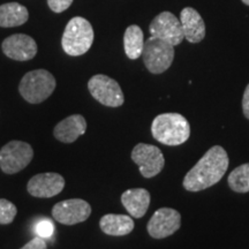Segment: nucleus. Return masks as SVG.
Instances as JSON below:
<instances>
[{"instance_id": "obj_11", "label": "nucleus", "mask_w": 249, "mask_h": 249, "mask_svg": "<svg viewBox=\"0 0 249 249\" xmlns=\"http://www.w3.org/2000/svg\"><path fill=\"white\" fill-rule=\"evenodd\" d=\"M181 226V214L171 208H160L148 222V233L154 239H164L176 233Z\"/></svg>"}, {"instance_id": "obj_24", "label": "nucleus", "mask_w": 249, "mask_h": 249, "mask_svg": "<svg viewBox=\"0 0 249 249\" xmlns=\"http://www.w3.org/2000/svg\"><path fill=\"white\" fill-rule=\"evenodd\" d=\"M21 249H48L45 239L35 236L33 240H30L27 245H24Z\"/></svg>"}, {"instance_id": "obj_6", "label": "nucleus", "mask_w": 249, "mask_h": 249, "mask_svg": "<svg viewBox=\"0 0 249 249\" xmlns=\"http://www.w3.org/2000/svg\"><path fill=\"white\" fill-rule=\"evenodd\" d=\"M33 158L34 150L29 143L14 140L0 150V169L6 174H15L26 169Z\"/></svg>"}, {"instance_id": "obj_1", "label": "nucleus", "mask_w": 249, "mask_h": 249, "mask_svg": "<svg viewBox=\"0 0 249 249\" xmlns=\"http://www.w3.org/2000/svg\"><path fill=\"white\" fill-rule=\"evenodd\" d=\"M229 163L225 149L214 145L186 174L183 187L188 192H200L216 185L226 173Z\"/></svg>"}, {"instance_id": "obj_4", "label": "nucleus", "mask_w": 249, "mask_h": 249, "mask_svg": "<svg viewBox=\"0 0 249 249\" xmlns=\"http://www.w3.org/2000/svg\"><path fill=\"white\" fill-rule=\"evenodd\" d=\"M57 86L54 76L46 70L28 71L20 81L18 91L24 101L30 104H39L52 95Z\"/></svg>"}, {"instance_id": "obj_15", "label": "nucleus", "mask_w": 249, "mask_h": 249, "mask_svg": "<svg viewBox=\"0 0 249 249\" xmlns=\"http://www.w3.org/2000/svg\"><path fill=\"white\" fill-rule=\"evenodd\" d=\"M87 130V120L81 114H73L57 124L53 129L54 138L62 143L75 142Z\"/></svg>"}, {"instance_id": "obj_20", "label": "nucleus", "mask_w": 249, "mask_h": 249, "mask_svg": "<svg viewBox=\"0 0 249 249\" xmlns=\"http://www.w3.org/2000/svg\"><path fill=\"white\" fill-rule=\"evenodd\" d=\"M229 186L236 193L249 192V163L234 169L229 177Z\"/></svg>"}, {"instance_id": "obj_12", "label": "nucleus", "mask_w": 249, "mask_h": 249, "mask_svg": "<svg viewBox=\"0 0 249 249\" xmlns=\"http://www.w3.org/2000/svg\"><path fill=\"white\" fill-rule=\"evenodd\" d=\"M1 49L5 55L17 61L31 60L37 54L35 39L24 34H15L7 37L2 42Z\"/></svg>"}, {"instance_id": "obj_8", "label": "nucleus", "mask_w": 249, "mask_h": 249, "mask_svg": "<svg viewBox=\"0 0 249 249\" xmlns=\"http://www.w3.org/2000/svg\"><path fill=\"white\" fill-rule=\"evenodd\" d=\"M132 160L139 166L144 178H154L164 169L165 158L163 152L156 145L139 143L132 151Z\"/></svg>"}, {"instance_id": "obj_17", "label": "nucleus", "mask_w": 249, "mask_h": 249, "mask_svg": "<svg viewBox=\"0 0 249 249\" xmlns=\"http://www.w3.org/2000/svg\"><path fill=\"white\" fill-rule=\"evenodd\" d=\"M99 227L105 234L123 236L129 234L134 230V220L127 214L107 213L99 220Z\"/></svg>"}, {"instance_id": "obj_21", "label": "nucleus", "mask_w": 249, "mask_h": 249, "mask_svg": "<svg viewBox=\"0 0 249 249\" xmlns=\"http://www.w3.org/2000/svg\"><path fill=\"white\" fill-rule=\"evenodd\" d=\"M18 209L14 203L6 198H0V225H8L13 223Z\"/></svg>"}, {"instance_id": "obj_18", "label": "nucleus", "mask_w": 249, "mask_h": 249, "mask_svg": "<svg viewBox=\"0 0 249 249\" xmlns=\"http://www.w3.org/2000/svg\"><path fill=\"white\" fill-rule=\"evenodd\" d=\"M29 18L27 7L18 2H8L0 6V27L13 28L22 26Z\"/></svg>"}, {"instance_id": "obj_3", "label": "nucleus", "mask_w": 249, "mask_h": 249, "mask_svg": "<svg viewBox=\"0 0 249 249\" xmlns=\"http://www.w3.org/2000/svg\"><path fill=\"white\" fill-rule=\"evenodd\" d=\"M95 34L91 23L85 18H71L62 34L61 45L64 51L71 57L87 53L91 48Z\"/></svg>"}, {"instance_id": "obj_5", "label": "nucleus", "mask_w": 249, "mask_h": 249, "mask_svg": "<svg viewBox=\"0 0 249 249\" xmlns=\"http://www.w3.org/2000/svg\"><path fill=\"white\" fill-rule=\"evenodd\" d=\"M143 62L152 74L166 71L174 60V46L156 37H150L144 42L142 52Z\"/></svg>"}, {"instance_id": "obj_14", "label": "nucleus", "mask_w": 249, "mask_h": 249, "mask_svg": "<svg viewBox=\"0 0 249 249\" xmlns=\"http://www.w3.org/2000/svg\"><path fill=\"white\" fill-rule=\"evenodd\" d=\"M183 36L189 43H200L205 37V23L197 11L185 7L180 13Z\"/></svg>"}, {"instance_id": "obj_19", "label": "nucleus", "mask_w": 249, "mask_h": 249, "mask_svg": "<svg viewBox=\"0 0 249 249\" xmlns=\"http://www.w3.org/2000/svg\"><path fill=\"white\" fill-rule=\"evenodd\" d=\"M124 53L132 60L142 57L143 48H144V35L139 26L132 24L124 31Z\"/></svg>"}, {"instance_id": "obj_10", "label": "nucleus", "mask_w": 249, "mask_h": 249, "mask_svg": "<svg viewBox=\"0 0 249 249\" xmlns=\"http://www.w3.org/2000/svg\"><path fill=\"white\" fill-rule=\"evenodd\" d=\"M91 214V205L82 198H71L58 202L52 208V216L64 225H75L86 222Z\"/></svg>"}, {"instance_id": "obj_2", "label": "nucleus", "mask_w": 249, "mask_h": 249, "mask_svg": "<svg viewBox=\"0 0 249 249\" xmlns=\"http://www.w3.org/2000/svg\"><path fill=\"white\" fill-rule=\"evenodd\" d=\"M151 133L161 144L180 145L191 136V124L181 114L163 113L152 121Z\"/></svg>"}, {"instance_id": "obj_9", "label": "nucleus", "mask_w": 249, "mask_h": 249, "mask_svg": "<svg viewBox=\"0 0 249 249\" xmlns=\"http://www.w3.org/2000/svg\"><path fill=\"white\" fill-rule=\"evenodd\" d=\"M149 31L152 37L165 40L173 46L179 45L185 38L180 18L171 12H161L158 14L151 21Z\"/></svg>"}, {"instance_id": "obj_7", "label": "nucleus", "mask_w": 249, "mask_h": 249, "mask_svg": "<svg viewBox=\"0 0 249 249\" xmlns=\"http://www.w3.org/2000/svg\"><path fill=\"white\" fill-rule=\"evenodd\" d=\"M88 89L92 97L104 107H119L124 102L119 83L104 74L93 75L88 82Z\"/></svg>"}, {"instance_id": "obj_23", "label": "nucleus", "mask_w": 249, "mask_h": 249, "mask_svg": "<svg viewBox=\"0 0 249 249\" xmlns=\"http://www.w3.org/2000/svg\"><path fill=\"white\" fill-rule=\"evenodd\" d=\"M71 4H73V0H48L49 7L54 13H61L66 11Z\"/></svg>"}, {"instance_id": "obj_25", "label": "nucleus", "mask_w": 249, "mask_h": 249, "mask_svg": "<svg viewBox=\"0 0 249 249\" xmlns=\"http://www.w3.org/2000/svg\"><path fill=\"white\" fill-rule=\"evenodd\" d=\"M242 110H244L245 117L249 119V85L246 87L244 97H242Z\"/></svg>"}, {"instance_id": "obj_13", "label": "nucleus", "mask_w": 249, "mask_h": 249, "mask_svg": "<svg viewBox=\"0 0 249 249\" xmlns=\"http://www.w3.org/2000/svg\"><path fill=\"white\" fill-rule=\"evenodd\" d=\"M65 187V179L59 173H39L34 176L27 185L31 196L49 198L58 195Z\"/></svg>"}, {"instance_id": "obj_22", "label": "nucleus", "mask_w": 249, "mask_h": 249, "mask_svg": "<svg viewBox=\"0 0 249 249\" xmlns=\"http://www.w3.org/2000/svg\"><path fill=\"white\" fill-rule=\"evenodd\" d=\"M54 225L52 223V220L44 218V219H40L39 222H37L35 226V232L37 236L43 239H50L54 233Z\"/></svg>"}, {"instance_id": "obj_16", "label": "nucleus", "mask_w": 249, "mask_h": 249, "mask_svg": "<svg viewBox=\"0 0 249 249\" xmlns=\"http://www.w3.org/2000/svg\"><path fill=\"white\" fill-rule=\"evenodd\" d=\"M121 203L130 216L142 218L150 205V193L144 188L128 189L121 195Z\"/></svg>"}, {"instance_id": "obj_26", "label": "nucleus", "mask_w": 249, "mask_h": 249, "mask_svg": "<svg viewBox=\"0 0 249 249\" xmlns=\"http://www.w3.org/2000/svg\"><path fill=\"white\" fill-rule=\"evenodd\" d=\"M242 2H244L245 5H247V6H249V0H241Z\"/></svg>"}]
</instances>
